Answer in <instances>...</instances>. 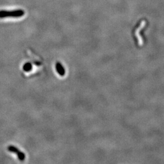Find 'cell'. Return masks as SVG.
<instances>
[{"instance_id":"6da1fadb","label":"cell","mask_w":164,"mask_h":164,"mask_svg":"<svg viewBox=\"0 0 164 164\" xmlns=\"http://www.w3.org/2000/svg\"><path fill=\"white\" fill-rule=\"evenodd\" d=\"M24 11L22 9L13 11H0V18H20L24 15Z\"/></svg>"},{"instance_id":"7a4b0ae2","label":"cell","mask_w":164,"mask_h":164,"mask_svg":"<svg viewBox=\"0 0 164 164\" xmlns=\"http://www.w3.org/2000/svg\"><path fill=\"white\" fill-rule=\"evenodd\" d=\"M8 151L11 153L16 154V156H18V159L21 161H23L24 159H25V155H24V153L21 152L17 148H16L15 147H14V146H9L8 147Z\"/></svg>"},{"instance_id":"3957f363","label":"cell","mask_w":164,"mask_h":164,"mask_svg":"<svg viewBox=\"0 0 164 164\" xmlns=\"http://www.w3.org/2000/svg\"><path fill=\"white\" fill-rule=\"evenodd\" d=\"M55 67H56V70H57L58 74L59 75H60L61 76H63L65 75V69L64 68L63 66L60 63H57L55 65Z\"/></svg>"},{"instance_id":"277c9868","label":"cell","mask_w":164,"mask_h":164,"mask_svg":"<svg viewBox=\"0 0 164 164\" xmlns=\"http://www.w3.org/2000/svg\"><path fill=\"white\" fill-rule=\"evenodd\" d=\"M32 66L30 63H27L24 64V66H23V70H24L25 72H29L32 70Z\"/></svg>"},{"instance_id":"5b68a950","label":"cell","mask_w":164,"mask_h":164,"mask_svg":"<svg viewBox=\"0 0 164 164\" xmlns=\"http://www.w3.org/2000/svg\"><path fill=\"white\" fill-rule=\"evenodd\" d=\"M29 54L30 55V56L32 57V59L34 60L35 63H36L38 64H40L41 63V62L40 60L37 57H36V56H35V57L34 54H33L31 51V52H29Z\"/></svg>"}]
</instances>
